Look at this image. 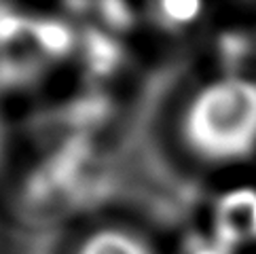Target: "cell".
I'll return each instance as SVG.
<instances>
[{"label":"cell","mask_w":256,"mask_h":254,"mask_svg":"<svg viewBox=\"0 0 256 254\" xmlns=\"http://www.w3.org/2000/svg\"><path fill=\"white\" fill-rule=\"evenodd\" d=\"M76 254H152L150 248L130 231L100 229L87 235Z\"/></svg>","instance_id":"obj_3"},{"label":"cell","mask_w":256,"mask_h":254,"mask_svg":"<svg viewBox=\"0 0 256 254\" xmlns=\"http://www.w3.org/2000/svg\"><path fill=\"white\" fill-rule=\"evenodd\" d=\"M178 254H242L233 250L231 246H226L224 242H220L212 233H195L182 242V246Z\"/></svg>","instance_id":"obj_5"},{"label":"cell","mask_w":256,"mask_h":254,"mask_svg":"<svg viewBox=\"0 0 256 254\" xmlns=\"http://www.w3.org/2000/svg\"><path fill=\"white\" fill-rule=\"evenodd\" d=\"M201 4L197 2H161L157 6V13H159V20L172 26V28H184L190 22L197 20V15L201 11Z\"/></svg>","instance_id":"obj_4"},{"label":"cell","mask_w":256,"mask_h":254,"mask_svg":"<svg viewBox=\"0 0 256 254\" xmlns=\"http://www.w3.org/2000/svg\"><path fill=\"white\" fill-rule=\"evenodd\" d=\"M210 233L237 252L256 246V186H235L218 197Z\"/></svg>","instance_id":"obj_2"},{"label":"cell","mask_w":256,"mask_h":254,"mask_svg":"<svg viewBox=\"0 0 256 254\" xmlns=\"http://www.w3.org/2000/svg\"><path fill=\"white\" fill-rule=\"evenodd\" d=\"M0 148H2V130H0Z\"/></svg>","instance_id":"obj_6"},{"label":"cell","mask_w":256,"mask_h":254,"mask_svg":"<svg viewBox=\"0 0 256 254\" xmlns=\"http://www.w3.org/2000/svg\"><path fill=\"white\" fill-rule=\"evenodd\" d=\"M180 134L186 148L206 163H240L256 152V80L222 76L188 100Z\"/></svg>","instance_id":"obj_1"}]
</instances>
